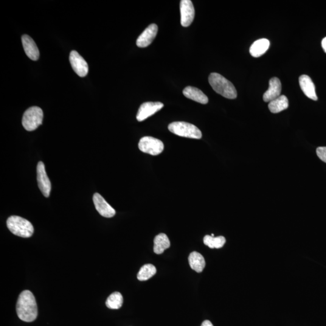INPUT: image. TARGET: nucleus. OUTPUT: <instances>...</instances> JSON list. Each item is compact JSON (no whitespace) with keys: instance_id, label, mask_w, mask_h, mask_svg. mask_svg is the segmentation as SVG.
<instances>
[{"instance_id":"f257e3e1","label":"nucleus","mask_w":326,"mask_h":326,"mask_svg":"<svg viewBox=\"0 0 326 326\" xmlns=\"http://www.w3.org/2000/svg\"><path fill=\"white\" fill-rule=\"evenodd\" d=\"M16 313L19 319L25 322H32L37 318V305L34 296L30 291H24L19 295L16 303Z\"/></svg>"},{"instance_id":"f03ea898","label":"nucleus","mask_w":326,"mask_h":326,"mask_svg":"<svg viewBox=\"0 0 326 326\" xmlns=\"http://www.w3.org/2000/svg\"><path fill=\"white\" fill-rule=\"evenodd\" d=\"M211 86L219 94L229 99L237 97V91L231 82L218 73H211L209 77Z\"/></svg>"},{"instance_id":"7ed1b4c3","label":"nucleus","mask_w":326,"mask_h":326,"mask_svg":"<svg viewBox=\"0 0 326 326\" xmlns=\"http://www.w3.org/2000/svg\"><path fill=\"white\" fill-rule=\"evenodd\" d=\"M7 226L11 233L19 237L30 238L34 232V229L30 222L20 216H10L7 219Z\"/></svg>"},{"instance_id":"20e7f679","label":"nucleus","mask_w":326,"mask_h":326,"mask_svg":"<svg viewBox=\"0 0 326 326\" xmlns=\"http://www.w3.org/2000/svg\"><path fill=\"white\" fill-rule=\"evenodd\" d=\"M168 129L171 133L182 137L201 139L202 136L201 131L196 126L189 123L173 122L168 125Z\"/></svg>"},{"instance_id":"39448f33","label":"nucleus","mask_w":326,"mask_h":326,"mask_svg":"<svg viewBox=\"0 0 326 326\" xmlns=\"http://www.w3.org/2000/svg\"><path fill=\"white\" fill-rule=\"evenodd\" d=\"M43 120V110L38 106H32L24 112L22 123L26 130L33 131L42 124Z\"/></svg>"},{"instance_id":"423d86ee","label":"nucleus","mask_w":326,"mask_h":326,"mask_svg":"<svg viewBox=\"0 0 326 326\" xmlns=\"http://www.w3.org/2000/svg\"><path fill=\"white\" fill-rule=\"evenodd\" d=\"M164 148L161 140L152 137H143L139 143V150L152 156H158L164 150Z\"/></svg>"},{"instance_id":"0eeeda50","label":"nucleus","mask_w":326,"mask_h":326,"mask_svg":"<svg viewBox=\"0 0 326 326\" xmlns=\"http://www.w3.org/2000/svg\"><path fill=\"white\" fill-rule=\"evenodd\" d=\"M37 180L39 189L45 197H49L51 192V182L48 177L43 162H39L37 165Z\"/></svg>"},{"instance_id":"6e6552de","label":"nucleus","mask_w":326,"mask_h":326,"mask_svg":"<svg viewBox=\"0 0 326 326\" xmlns=\"http://www.w3.org/2000/svg\"><path fill=\"white\" fill-rule=\"evenodd\" d=\"M164 107V104L162 102H148L142 104L140 106L139 111L137 115V120L139 122H142V121L148 119L156 112L161 110Z\"/></svg>"},{"instance_id":"1a4fd4ad","label":"nucleus","mask_w":326,"mask_h":326,"mask_svg":"<svg viewBox=\"0 0 326 326\" xmlns=\"http://www.w3.org/2000/svg\"><path fill=\"white\" fill-rule=\"evenodd\" d=\"M70 62L74 72L80 77H85L88 73V65L86 61L73 50L70 55Z\"/></svg>"},{"instance_id":"9d476101","label":"nucleus","mask_w":326,"mask_h":326,"mask_svg":"<svg viewBox=\"0 0 326 326\" xmlns=\"http://www.w3.org/2000/svg\"><path fill=\"white\" fill-rule=\"evenodd\" d=\"M181 24L184 27H189L195 18V8L190 0H182L180 2Z\"/></svg>"},{"instance_id":"9b49d317","label":"nucleus","mask_w":326,"mask_h":326,"mask_svg":"<svg viewBox=\"0 0 326 326\" xmlns=\"http://www.w3.org/2000/svg\"><path fill=\"white\" fill-rule=\"evenodd\" d=\"M93 202L95 209L103 217L110 218L116 215V210L105 201V199L99 193L94 194Z\"/></svg>"},{"instance_id":"f8f14e48","label":"nucleus","mask_w":326,"mask_h":326,"mask_svg":"<svg viewBox=\"0 0 326 326\" xmlns=\"http://www.w3.org/2000/svg\"><path fill=\"white\" fill-rule=\"evenodd\" d=\"M159 28L156 24H152L143 31L138 38L137 46L140 48L147 47L153 43L158 33Z\"/></svg>"},{"instance_id":"ddd939ff","label":"nucleus","mask_w":326,"mask_h":326,"mask_svg":"<svg viewBox=\"0 0 326 326\" xmlns=\"http://www.w3.org/2000/svg\"><path fill=\"white\" fill-rule=\"evenodd\" d=\"M282 84L279 78H272L269 82V88L263 94V99L266 102H270L280 96Z\"/></svg>"},{"instance_id":"4468645a","label":"nucleus","mask_w":326,"mask_h":326,"mask_svg":"<svg viewBox=\"0 0 326 326\" xmlns=\"http://www.w3.org/2000/svg\"><path fill=\"white\" fill-rule=\"evenodd\" d=\"M301 89L304 94L312 100H317L316 87L311 78L308 75H303L299 78Z\"/></svg>"},{"instance_id":"2eb2a0df","label":"nucleus","mask_w":326,"mask_h":326,"mask_svg":"<svg viewBox=\"0 0 326 326\" xmlns=\"http://www.w3.org/2000/svg\"><path fill=\"white\" fill-rule=\"evenodd\" d=\"M21 39L24 52L28 57L33 61H37L39 57V52L35 41L27 35L22 36Z\"/></svg>"},{"instance_id":"dca6fc26","label":"nucleus","mask_w":326,"mask_h":326,"mask_svg":"<svg viewBox=\"0 0 326 326\" xmlns=\"http://www.w3.org/2000/svg\"><path fill=\"white\" fill-rule=\"evenodd\" d=\"M183 94L185 97L191 100L195 101L201 104H207L209 102V99L206 94L200 89L193 86H187L184 89Z\"/></svg>"},{"instance_id":"f3484780","label":"nucleus","mask_w":326,"mask_h":326,"mask_svg":"<svg viewBox=\"0 0 326 326\" xmlns=\"http://www.w3.org/2000/svg\"><path fill=\"white\" fill-rule=\"evenodd\" d=\"M269 46H270V43L268 39L265 38L258 39L250 47V54L254 58L260 57L266 52Z\"/></svg>"},{"instance_id":"a211bd4d","label":"nucleus","mask_w":326,"mask_h":326,"mask_svg":"<svg viewBox=\"0 0 326 326\" xmlns=\"http://www.w3.org/2000/svg\"><path fill=\"white\" fill-rule=\"evenodd\" d=\"M170 241L167 236L164 233H160L154 239V251L157 254H161L165 249L169 248Z\"/></svg>"},{"instance_id":"6ab92c4d","label":"nucleus","mask_w":326,"mask_h":326,"mask_svg":"<svg viewBox=\"0 0 326 326\" xmlns=\"http://www.w3.org/2000/svg\"><path fill=\"white\" fill-rule=\"evenodd\" d=\"M189 263L190 268L194 271L200 273L206 266V261L200 253L193 251L190 253L189 257Z\"/></svg>"},{"instance_id":"aec40b11","label":"nucleus","mask_w":326,"mask_h":326,"mask_svg":"<svg viewBox=\"0 0 326 326\" xmlns=\"http://www.w3.org/2000/svg\"><path fill=\"white\" fill-rule=\"evenodd\" d=\"M289 106L288 98L284 95H281L271 102H269L268 108L272 113H279V112L285 110Z\"/></svg>"},{"instance_id":"412c9836","label":"nucleus","mask_w":326,"mask_h":326,"mask_svg":"<svg viewBox=\"0 0 326 326\" xmlns=\"http://www.w3.org/2000/svg\"><path fill=\"white\" fill-rule=\"evenodd\" d=\"M226 243V240L224 236L213 237L212 236L206 235L204 238V244L212 249L223 248Z\"/></svg>"},{"instance_id":"4be33fe9","label":"nucleus","mask_w":326,"mask_h":326,"mask_svg":"<svg viewBox=\"0 0 326 326\" xmlns=\"http://www.w3.org/2000/svg\"><path fill=\"white\" fill-rule=\"evenodd\" d=\"M157 269L152 264H146L140 268L137 274V279L140 281H146L153 277L156 274Z\"/></svg>"},{"instance_id":"5701e85b","label":"nucleus","mask_w":326,"mask_h":326,"mask_svg":"<svg viewBox=\"0 0 326 326\" xmlns=\"http://www.w3.org/2000/svg\"><path fill=\"white\" fill-rule=\"evenodd\" d=\"M123 303L122 295L119 292H115L109 296L106 300V306L111 309H119Z\"/></svg>"},{"instance_id":"b1692460","label":"nucleus","mask_w":326,"mask_h":326,"mask_svg":"<svg viewBox=\"0 0 326 326\" xmlns=\"http://www.w3.org/2000/svg\"><path fill=\"white\" fill-rule=\"evenodd\" d=\"M317 154L319 158L326 163V147H319L317 149Z\"/></svg>"},{"instance_id":"393cba45","label":"nucleus","mask_w":326,"mask_h":326,"mask_svg":"<svg viewBox=\"0 0 326 326\" xmlns=\"http://www.w3.org/2000/svg\"><path fill=\"white\" fill-rule=\"evenodd\" d=\"M201 326H213V325L209 320H206V321L202 323Z\"/></svg>"},{"instance_id":"a878e982","label":"nucleus","mask_w":326,"mask_h":326,"mask_svg":"<svg viewBox=\"0 0 326 326\" xmlns=\"http://www.w3.org/2000/svg\"><path fill=\"white\" fill-rule=\"evenodd\" d=\"M322 45L323 50L326 53V37L323 39Z\"/></svg>"}]
</instances>
